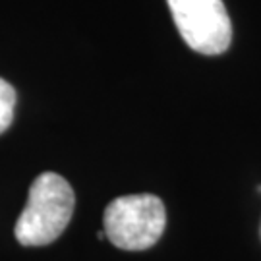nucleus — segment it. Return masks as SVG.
Wrapping results in <instances>:
<instances>
[{"label":"nucleus","mask_w":261,"mask_h":261,"mask_svg":"<svg viewBox=\"0 0 261 261\" xmlns=\"http://www.w3.org/2000/svg\"><path fill=\"white\" fill-rule=\"evenodd\" d=\"M16 101H18L16 89L6 80L0 77V134H4L8 130L12 120H14Z\"/></svg>","instance_id":"nucleus-4"},{"label":"nucleus","mask_w":261,"mask_h":261,"mask_svg":"<svg viewBox=\"0 0 261 261\" xmlns=\"http://www.w3.org/2000/svg\"><path fill=\"white\" fill-rule=\"evenodd\" d=\"M105 236L116 248L141 252L159 242L167 226V211L153 194L122 196L105 211Z\"/></svg>","instance_id":"nucleus-2"},{"label":"nucleus","mask_w":261,"mask_h":261,"mask_svg":"<svg viewBox=\"0 0 261 261\" xmlns=\"http://www.w3.org/2000/svg\"><path fill=\"white\" fill-rule=\"evenodd\" d=\"M72 186L56 172L39 174L29 188L28 203L16 223V240L21 246H47L66 230L74 215Z\"/></svg>","instance_id":"nucleus-1"},{"label":"nucleus","mask_w":261,"mask_h":261,"mask_svg":"<svg viewBox=\"0 0 261 261\" xmlns=\"http://www.w3.org/2000/svg\"><path fill=\"white\" fill-rule=\"evenodd\" d=\"M186 45L201 55H223L232 41V23L223 0H167Z\"/></svg>","instance_id":"nucleus-3"}]
</instances>
